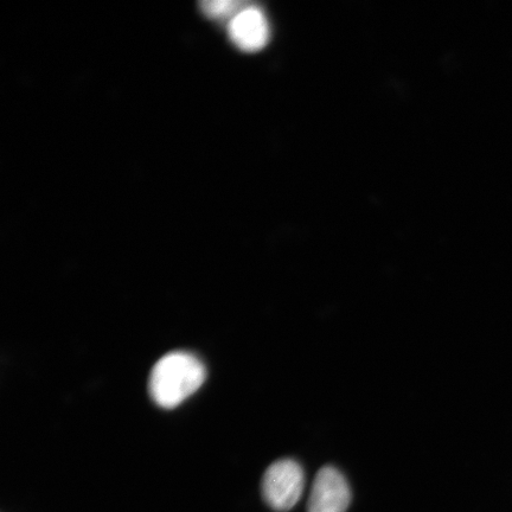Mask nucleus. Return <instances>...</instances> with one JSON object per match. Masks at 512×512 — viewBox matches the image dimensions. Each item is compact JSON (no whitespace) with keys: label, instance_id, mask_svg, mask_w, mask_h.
I'll return each instance as SVG.
<instances>
[{"label":"nucleus","instance_id":"nucleus-4","mask_svg":"<svg viewBox=\"0 0 512 512\" xmlns=\"http://www.w3.org/2000/svg\"><path fill=\"white\" fill-rule=\"evenodd\" d=\"M228 34L236 47L247 53H255L265 48L270 40V25L264 11L256 6H248L230 19Z\"/></svg>","mask_w":512,"mask_h":512},{"label":"nucleus","instance_id":"nucleus-5","mask_svg":"<svg viewBox=\"0 0 512 512\" xmlns=\"http://www.w3.org/2000/svg\"><path fill=\"white\" fill-rule=\"evenodd\" d=\"M242 3L234 0H207L201 3V10L204 15L211 19L234 18L239 14Z\"/></svg>","mask_w":512,"mask_h":512},{"label":"nucleus","instance_id":"nucleus-2","mask_svg":"<svg viewBox=\"0 0 512 512\" xmlns=\"http://www.w3.org/2000/svg\"><path fill=\"white\" fill-rule=\"evenodd\" d=\"M261 488L268 507L279 512L290 511L303 496V467L293 459L278 460L266 470Z\"/></svg>","mask_w":512,"mask_h":512},{"label":"nucleus","instance_id":"nucleus-1","mask_svg":"<svg viewBox=\"0 0 512 512\" xmlns=\"http://www.w3.org/2000/svg\"><path fill=\"white\" fill-rule=\"evenodd\" d=\"M206 377L207 370L200 358L185 351L170 352L151 371V398L159 407L175 408L196 393Z\"/></svg>","mask_w":512,"mask_h":512},{"label":"nucleus","instance_id":"nucleus-3","mask_svg":"<svg viewBox=\"0 0 512 512\" xmlns=\"http://www.w3.org/2000/svg\"><path fill=\"white\" fill-rule=\"evenodd\" d=\"M351 490L347 478L334 466H325L313 482L307 512H347Z\"/></svg>","mask_w":512,"mask_h":512}]
</instances>
